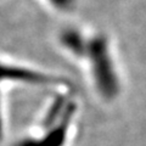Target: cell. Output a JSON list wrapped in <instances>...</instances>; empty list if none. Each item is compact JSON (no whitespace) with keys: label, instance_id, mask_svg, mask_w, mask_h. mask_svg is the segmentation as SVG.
Listing matches in <instances>:
<instances>
[{"label":"cell","instance_id":"obj_1","mask_svg":"<svg viewBox=\"0 0 146 146\" xmlns=\"http://www.w3.org/2000/svg\"><path fill=\"white\" fill-rule=\"evenodd\" d=\"M94 74L99 90L105 98L112 99L118 91V82L110 61L106 44L102 39L95 40L90 46Z\"/></svg>","mask_w":146,"mask_h":146},{"label":"cell","instance_id":"obj_2","mask_svg":"<svg viewBox=\"0 0 146 146\" xmlns=\"http://www.w3.org/2000/svg\"><path fill=\"white\" fill-rule=\"evenodd\" d=\"M74 110L76 107L73 104L68 105L60 119V125H57L55 129H52L50 131V134H48L44 139L26 140V141H22V143L17 144L16 146H61L66 139V133H67L68 125H70V122H71V118H72Z\"/></svg>","mask_w":146,"mask_h":146},{"label":"cell","instance_id":"obj_3","mask_svg":"<svg viewBox=\"0 0 146 146\" xmlns=\"http://www.w3.org/2000/svg\"><path fill=\"white\" fill-rule=\"evenodd\" d=\"M18 80V82H27V83L34 84H48L57 82L50 77L42 74V73L28 71L25 68H18L12 66H6L0 63V80Z\"/></svg>","mask_w":146,"mask_h":146},{"label":"cell","instance_id":"obj_4","mask_svg":"<svg viewBox=\"0 0 146 146\" xmlns=\"http://www.w3.org/2000/svg\"><path fill=\"white\" fill-rule=\"evenodd\" d=\"M54 5H56V6H58V7H68L72 4V1L73 0H50Z\"/></svg>","mask_w":146,"mask_h":146},{"label":"cell","instance_id":"obj_5","mask_svg":"<svg viewBox=\"0 0 146 146\" xmlns=\"http://www.w3.org/2000/svg\"><path fill=\"white\" fill-rule=\"evenodd\" d=\"M1 130H3V127H1V117H0V138H1Z\"/></svg>","mask_w":146,"mask_h":146}]
</instances>
